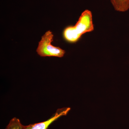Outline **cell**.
Segmentation results:
<instances>
[{"instance_id":"obj_1","label":"cell","mask_w":129,"mask_h":129,"mask_svg":"<svg viewBox=\"0 0 129 129\" xmlns=\"http://www.w3.org/2000/svg\"><path fill=\"white\" fill-rule=\"evenodd\" d=\"M94 29L91 11L87 9L82 13L74 26H69L64 29L63 35L66 41L74 43L79 40L84 34Z\"/></svg>"},{"instance_id":"obj_2","label":"cell","mask_w":129,"mask_h":129,"mask_svg":"<svg viewBox=\"0 0 129 129\" xmlns=\"http://www.w3.org/2000/svg\"><path fill=\"white\" fill-rule=\"evenodd\" d=\"M53 35L50 30L47 31L42 37L39 42L36 51L41 56H55L62 57L64 56L65 51L60 47L51 45Z\"/></svg>"},{"instance_id":"obj_3","label":"cell","mask_w":129,"mask_h":129,"mask_svg":"<svg viewBox=\"0 0 129 129\" xmlns=\"http://www.w3.org/2000/svg\"><path fill=\"white\" fill-rule=\"evenodd\" d=\"M69 108L58 109L50 118L44 122L32 124L25 126V129H47L49 125L61 116L66 115L70 110Z\"/></svg>"},{"instance_id":"obj_4","label":"cell","mask_w":129,"mask_h":129,"mask_svg":"<svg viewBox=\"0 0 129 129\" xmlns=\"http://www.w3.org/2000/svg\"><path fill=\"white\" fill-rule=\"evenodd\" d=\"M111 2L117 11L124 12L129 9V0H111Z\"/></svg>"},{"instance_id":"obj_5","label":"cell","mask_w":129,"mask_h":129,"mask_svg":"<svg viewBox=\"0 0 129 129\" xmlns=\"http://www.w3.org/2000/svg\"><path fill=\"white\" fill-rule=\"evenodd\" d=\"M25 126L21 124L20 120L17 118H14L10 120L5 129H25Z\"/></svg>"}]
</instances>
